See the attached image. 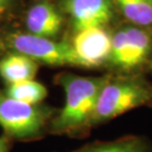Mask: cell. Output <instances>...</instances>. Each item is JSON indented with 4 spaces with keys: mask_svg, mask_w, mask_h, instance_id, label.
I'll use <instances>...</instances> for the list:
<instances>
[{
    "mask_svg": "<svg viewBox=\"0 0 152 152\" xmlns=\"http://www.w3.org/2000/svg\"><path fill=\"white\" fill-rule=\"evenodd\" d=\"M109 75L84 77L64 73L57 82L64 89L65 104L56 118H51L50 130L56 134H72L90 129V121L99 94Z\"/></svg>",
    "mask_w": 152,
    "mask_h": 152,
    "instance_id": "cell-1",
    "label": "cell"
},
{
    "mask_svg": "<svg viewBox=\"0 0 152 152\" xmlns=\"http://www.w3.org/2000/svg\"><path fill=\"white\" fill-rule=\"evenodd\" d=\"M152 105V84L141 76L109 75L99 94L90 127L111 121L135 108Z\"/></svg>",
    "mask_w": 152,
    "mask_h": 152,
    "instance_id": "cell-2",
    "label": "cell"
},
{
    "mask_svg": "<svg viewBox=\"0 0 152 152\" xmlns=\"http://www.w3.org/2000/svg\"><path fill=\"white\" fill-rule=\"evenodd\" d=\"M53 111L17 101L0 91V126L9 138L32 140L44 134Z\"/></svg>",
    "mask_w": 152,
    "mask_h": 152,
    "instance_id": "cell-3",
    "label": "cell"
},
{
    "mask_svg": "<svg viewBox=\"0 0 152 152\" xmlns=\"http://www.w3.org/2000/svg\"><path fill=\"white\" fill-rule=\"evenodd\" d=\"M152 53V37L147 29L127 25L112 35L108 64L120 74H132L148 62Z\"/></svg>",
    "mask_w": 152,
    "mask_h": 152,
    "instance_id": "cell-4",
    "label": "cell"
},
{
    "mask_svg": "<svg viewBox=\"0 0 152 152\" xmlns=\"http://www.w3.org/2000/svg\"><path fill=\"white\" fill-rule=\"evenodd\" d=\"M11 45L16 53L25 54L37 62L53 66H76L73 50L67 42H56L41 36L23 34L15 35L11 39Z\"/></svg>",
    "mask_w": 152,
    "mask_h": 152,
    "instance_id": "cell-5",
    "label": "cell"
},
{
    "mask_svg": "<svg viewBox=\"0 0 152 152\" xmlns=\"http://www.w3.org/2000/svg\"><path fill=\"white\" fill-rule=\"evenodd\" d=\"M76 66L97 68L108 64L112 50V35L104 28L76 32L71 42Z\"/></svg>",
    "mask_w": 152,
    "mask_h": 152,
    "instance_id": "cell-6",
    "label": "cell"
},
{
    "mask_svg": "<svg viewBox=\"0 0 152 152\" xmlns=\"http://www.w3.org/2000/svg\"><path fill=\"white\" fill-rule=\"evenodd\" d=\"M62 8L70 18L75 32L104 28L114 17L113 0H62Z\"/></svg>",
    "mask_w": 152,
    "mask_h": 152,
    "instance_id": "cell-7",
    "label": "cell"
},
{
    "mask_svg": "<svg viewBox=\"0 0 152 152\" xmlns=\"http://www.w3.org/2000/svg\"><path fill=\"white\" fill-rule=\"evenodd\" d=\"M26 23L31 34L51 38L61 29L62 16L53 4L42 1L31 7L27 14Z\"/></svg>",
    "mask_w": 152,
    "mask_h": 152,
    "instance_id": "cell-8",
    "label": "cell"
},
{
    "mask_svg": "<svg viewBox=\"0 0 152 152\" xmlns=\"http://www.w3.org/2000/svg\"><path fill=\"white\" fill-rule=\"evenodd\" d=\"M38 72V62L25 54L15 53L0 60V75L10 85L32 80Z\"/></svg>",
    "mask_w": 152,
    "mask_h": 152,
    "instance_id": "cell-9",
    "label": "cell"
},
{
    "mask_svg": "<svg viewBox=\"0 0 152 152\" xmlns=\"http://www.w3.org/2000/svg\"><path fill=\"white\" fill-rule=\"evenodd\" d=\"M113 3L129 24L144 29L152 27V0H113Z\"/></svg>",
    "mask_w": 152,
    "mask_h": 152,
    "instance_id": "cell-10",
    "label": "cell"
},
{
    "mask_svg": "<svg viewBox=\"0 0 152 152\" xmlns=\"http://www.w3.org/2000/svg\"><path fill=\"white\" fill-rule=\"evenodd\" d=\"M75 152H151V150L143 138L133 135L108 142H94Z\"/></svg>",
    "mask_w": 152,
    "mask_h": 152,
    "instance_id": "cell-11",
    "label": "cell"
},
{
    "mask_svg": "<svg viewBox=\"0 0 152 152\" xmlns=\"http://www.w3.org/2000/svg\"><path fill=\"white\" fill-rule=\"evenodd\" d=\"M5 94L26 104L39 105L47 98L48 90L45 85L32 79L8 85V89Z\"/></svg>",
    "mask_w": 152,
    "mask_h": 152,
    "instance_id": "cell-12",
    "label": "cell"
},
{
    "mask_svg": "<svg viewBox=\"0 0 152 152\" xmlns=\"http://www.w3.org/2000/svg\"><path fill=\"white\" fill-rule=\"evenodd\" d=\"M9 137L7 135L0 136V152L9 151Z\"/></svg>",
    "mask_w": 152,
    "mask_h": 152,
    "instance_id": "cell-13",
    "label": "cell"
},
{
    "mask_svg": "<svg viewBox=\"0 0 152 152\" xmlns=\"http://www.w3.org/2000/svg\"><path fill=\"white\" fill-rule=\"evenodd\" d=\"M9 2H10V0H0V13H2L3 11L7 9Z\"/></svg>",
    "mask_w": 152,
    "mask_h": 152,
    "instance_id": "cell-14",
    "label": "cell"
},
{
    "mask_svg": "<svg viewBox=\"0 0 152 152\" xmlns=\"http://www.w3.org/2000/svg\"><path fill=\"white\" fill-rule=\"evenodd\" d=\"M151 69H152V62H151Z\"/></svg>",
    "mask_w": 152,
    "mask_h": 152,
    "instance_id": "cell-15",
    "label": "cell"
}]
</instances>
